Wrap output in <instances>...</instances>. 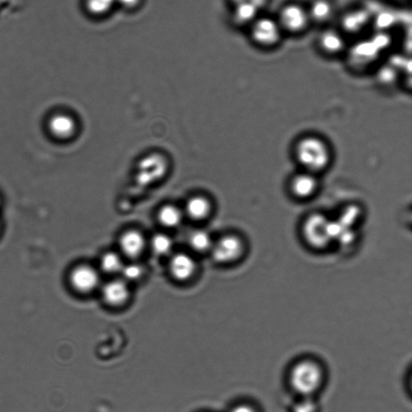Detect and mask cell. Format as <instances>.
Returning a JSON list of instances; mask_svg holds the SVG:
<instances>
[{
  "label": "cell",
  "instance_id": "6da1fadb",
  "mask_svg": "<svg viewBox=\"0 0 412 412\" xmlns=\"http://www.w3.org/2000/svg\"><path fill=\"white\" fill-rule=\"evenodd\" d=\"M293 154L300 170L319 177L330 169L333 160L330 143L326 138L315 134L300 137L294 143Z\"/></svg>",
  "mask_w": 412,
  "mask_h": 412
},
{
  "label": "cell",
  "instance_id": "7a4b0ae2",
  "mask_svg": "<svg viewBox=\"0 0 412 412\" xmlns=\"http://www.w3.org/2000/svg\"><path fill=\"white\" fill-rule=\"evenodd\" d=\"M325 381V372L322 365L311 359L299 361L289 373V384L300 397H313L321 390Z\"/></svg>",
  "mask_w": 412,
  "mask_h": 412
},
{
  "label": "cell",
  "instance_id": "3957f363",
  "mask_svg": "<svg viewBox=\"0 0 412 412\" xmlns=\"http://www.w3.org/2000/svg\"><path fill=\"white\" fill-rule=\"evenodd\" d=\"M302 234L304 242L315 250H325L337 239L335 222L326 215L314 213L304 220Z\"/></svg>",
  "mask_w": 412,
  "mask_h": 412
},
{
  "label": "cell",
  "instance_id": "277c9868",
  "mask_svg": "<svg viewBox=\"0 0 412 412\" xmlns=\"http://www.w3.org/2000/svg\"><path fill=\"white\" fill-rule=\"evenodd\" d=\"M284 32L276 19L259 16L250 26V34L254 44L263 48L275 47L280 43Z\"/></svg>",
  "mask_w": 412,
  "mask_h": 412
},
{
  "label": "cell",
  "instance_id": "5b68a950",
  "mask_svg": "<svg viewBox=\"0 0 412 412\" xmlns=\"http://www.w3.org/2000/svg\"><path fill=\"white\" fill-rule=\"evenodd\" d=\"M287 188L289 195L294 200L300 202H308L320 191V177L299 169L298 173L291 175Z\"/></svg>",
  "mask_w": 412,
  "mask_h": 412
},
{
  "label": "cell",
  "instance_id": "8992f818",
  "mask_svg": "<svg viewBox=\"0 0 412 412\" xmlns=\"http://www.w3.org/2000/svg\"><path fill=\"white\" fill-rule=\"evenodd\" d=\"M276 20L283 32L291 34H302L311 23L307 8L295 3L282 7Z\"/></svg>",
  "mask_w": 412,
  "mask_h": 412
},
{
  "label": "cell",
  "instance_id": "52a82bcc",
  "mask_svg": "<svg viewBox=\"0 0 412 412\" xmlns=\"http://www.w3.org/2000/svg\"><path fill=\"white\" fill-rule=\"evenodd\" d=\"M167 170H168V163L163 156L148 155L138 165L136 182L142 187L150 186L163 178Z\"/></svg>",
  "mask_w": 412,
  "mask_h": 412
},
{
  "label": "cell",
  "instance_id": "ba28073f",
  "mask_svg": "<svg viewBox=\"0 0 412 412\" xmlns=\"http://www.w3.org/2000/svg\"><path fill=\"white\" fill-rule=\"evenodd\" d=\"M246 250L244 240L237 234H228L213 245L212 256L217 263H231L243 256Z\"/></svg>",
  "mask_w": 412,
  "mask_h": 412
},
{
  "label": "cell",
  "instance_id": "9c48e42d",
  "mask_svg": "<svg viewBox=\"0 0 412 412\" xmlns=\"http://www.w3.org/2000/svg\"><path fill=\"white\" fill-rule=\"evenodd\" d=\"M100 278L94 268L87 266H78L72 271L71 283L73 288L82 293H90L99 286Z\"/></svg>",
  "mask_w": 412,
  "mask_h": 412
},
{
  "label": "cell",
  "instance_id": "30bf717a",
  "mask_svg": "<svg viewBox=\"0 0 412 412\" xmlns=\"http://www.w3.org/2000/svg\"><path fill=\"white\" fill-rule=\"evenodd\" d=\"M317 41L322 52L331 56L343 52L346 46L343 35L335 29H326L321 32Z\"/></svg>",
  "mask_w": 412,
  "mask_h": 412
},
{
  "label": "cell",
  "instance_id": "8fae6325",
  "mask_svg": "<svg viewBox=\"0 0 412 412\" xmlns=\"http://www.w3.org/2000/svg\"><path fill=\"white\" fill-rule=\"evenodd\" d=\"M169 268L175 279L184 281L191 279L195 272L196 263L188 254L179 253L171 259Z\"/></svg>",
  "mask_w": 412,
  "mask_h": 412
},
{
  "label": "cell",
  "instance_id": "7c38bea8",
  "mask_svg": "<svg viewBox=\"0 0 412 412\" xmlns=\"http://www.w3.org/2000/svg\"><path fill=\"white\" fill-rule=\"evenodd\" d=\"M119 246L121 251L130 258L140 256L145 247V239L141 232L137 230H128L119 239Z\"/></svg>",
  "mask_w": 412,
  "mask_h": 412
},
{
  "label": "cell",
  "instance_id": "4fadbf2b",
  "mask_svg": "<svg viewBox=\"0 0 412 412\" xmlns=\"http://www.w3.org/2000/svg\"><path fill=\"white\" fill-rule=\"evenodd\" d=\"M103 296L108 304L119 306L126 302L128 299V287L123 280L110 281L104 287Z\"/></svg>",
  "mask_w": 412,
  "mask_h": 412
},
{
  "label": "cell",
  "instance_id": "5bb4252c",
  "mask_svg": "<svg viewBox=\"0 0 412 412\" xmlns=\"http://www.w3.org/2000/svg\"><path fill=\"white\" fill-rule=\"evenodd\" d=\"M49 130L51 133L60 138L71 137L76 130V123L69 115L59 114H56L50 119Z\"/></svg>",
  "mask_w": 412,
  "mask_h": 412
},
{
  "label": "cell",
  "instance_id": "9a60e30c",
  "mask_svg": "<svg viewBox=\"0 0 412 412\" xmlns=\"http://www.w3.org/2000/svg\"><path fill=\"white\" fill-rule=\"evenodd\" d=\"M307 11L311 23L324 24L331 20L335 8L330 0H313Z\"/></svg>",
  "mask_w": 412,
  "mask_h": 412
},
{
  "label": "cell",
  "instance_id": "2e32d148",
  "mask_svg": "<svg viewBox=\"0 0 412 412\" xmlns=\"http://www.w3.org/2000/svg\"><path fill=\"white\" fill-rule=\"evenodd\" d=\"M260 9L249 4H239L232 6L231 16L234 24L239 26H251L252 23L260 16Z\"/></svg>",
  "mask_w": 412,
  "mask_h": 412
},
{
  "label": "cell",
  "instance_id": "e0dca14e",
  "mask_svg": "<svg viewBox=\"0 0 412 412\" xmlns=\"http://www.w3.org/2000/svg\"><path fill=\"white\" fill-rule=\"evenodd\" d=\"M210 202L202 196L191 197L185 205V213L194 221L206 219L210 215Z\"/></svg>",
  "mask_w": 412,
  "mask_h": 412
},
{
  "label": "cell",
  "instance_id": "ac0fdd59",
  "mask_svg": "<svg viewBox=\"0 0 412 412\" xmlns=\"http://www.w3.org/2000/svg\"><path fill=\"white\" fill-rule=\"evenodd\" d=\"M183 215L177 206H165L158 213V220L166 228H175L182 223Z\"/></svg>",
  "mask_w": 412,
  "mask_h": 412
},
{
  "label": "cell",
  "instance_id": "d6986e66",
  "mask_svg": "<svg viewBox=\"0 0 412 412\" xmlns=\"http://www.w3.org/2000/svg\"><path fill=\"white\" fill-rule=\"evenodd\" d=\"M86 10L92 16L106 15L117 5V0H85Z\"/></svg>",
  "mask_w": 412,
  "mask_h": 412
},
{
  "label": "cell",
  "instance_id": "ffe728a7",
  "mask_svg": "<svg viewBox=\"0 0 412 412\" xmlns=\"http://www.w3.org/2000/svg\"><path fill=\"white\" fill-rule=\"evenodd\" d=\"M191 247L197 252H206L212 249L213 243L211 236L204 230H197L189 237Z\"/></svg>",
  "mask_w": 412,
  "mask_h": 412
},
{
  "label": "cell",
  "instance_id": "44dd1931",
  "mask_svg": "<svg viewBox=\"0 0 412 412\" xmlns=\"http://www.w3.org/2000/svg\"><path fill=\"white\" fill-rule=\"evenodd\" d=\"M173 246V241L168 235L157 234L152 237L151 247L152 252L158 256H166L172 251Z\"/></svg>",
  "mask_w": 412,
  "mask_h": 412
},
{
  "label": "cell",
  "instance_id": "7402d4cb",
  "mask_svg": "<svg viewBox=\"0 0 412 412\" xmlns=\"http://www.w3.org/2000/svg\"><path fill=\"white\" fill-rule=\"evenodd\" d=\"M123 267L121 258L117 253H106L101 258V269L109 274L121 271Z\"/></svg>",
  "mask_w": 412,
  "mask_h": 412
},
{
  "label": "cell",
  "instance_id": "603a6c76",
  "mask_svg": "<svg viewBox=\"0 0 412 412\" xmlns=\"http://www.w3.org/2000/svg\"><path fill=\"white\" fill-rule=\"evenodd\" d=\"M318 407L313 397H302L296 402L291 412H317Z\"/></svg>",
  "mask_w": 412,
  "mask_h": 412
},
{
  "label": "cell",
  "instance_id": "cb8c5ba5",
  "mask_svg": "<svg viewBox=\"0 0 412 412\" xmlns=\"http://www.w3.org/2000/svg\"><path fill=\"white\" fill-rule=\"evenodd\" d=\"M125 280L134 281L140 279L143 274L141 266L132 263V265H123L121 271Z\"/></svg>",
  "mask_w": 412,
  "mask_h": 412
},
{
  "label": "cell",
  "instance_id": "d4e9b609",
  "mask_svg": "<svg viewBox=\"0 0 412 412\" xmlns=\"http://www.w3.org/2000/svg\"><path fill=\"white\" fill-rule=\"evenodd\" d=\"M269 0H230L231 5H239V4H249V5L256 6L262 10L267 6Z\"/></svg>",
  "mask_w": 412,
  "mask_h": 412
},
{
  "label": "cell",
  "instance_id": "484cf974",
  "mask_svg": "<svg viewBox=\"0 0 412 412\" xmlns=\"http://www.w3.org/2000/svg\"><path fill=\"white\" fill-rule=\"evenodd\" d=\"M141 0H117V5L125 9H134L140 5Z\"/></svg>",
  "mask_w": 412,
  "mask_h": 412
},
{
  "label": "cell",
  "instance_id": "4316f807",
  "mask_svg": "<svg viewBox=\"0 0 412 412\" xmlns=\"http://www.w3.org/2000/svg\"><path fill=\"white\" fill-rule=\"evenodd\" d=\"M231 412H258L256 409L252 405L240 404L234 407Z\"/></svg>",
  "mask_w": 412,
  "mask_h": 412
}]
</instances>
